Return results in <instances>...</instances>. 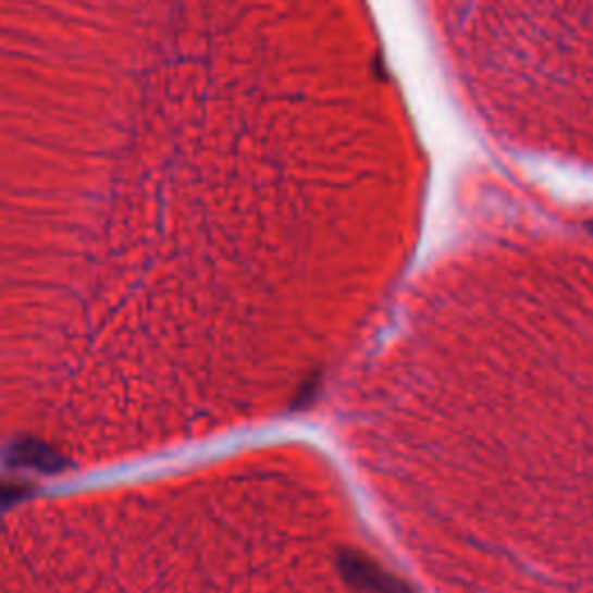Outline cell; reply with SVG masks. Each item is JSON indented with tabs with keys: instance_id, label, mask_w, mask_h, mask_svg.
<instances>
[{
	"instance_id": "cell-1",
	"label": "cell",
	"mask_w": 593,
	"mask_h": 593,
	"mask_svg": "<svg viewBox=\"0 0 593 593\" xmlns=\"http://www.w3.org/2000/svg\"><path fill=\"white\" fill-rule=\"evenodd\" d=\"M248 0H0V244L116 242L219 188Z\"/></svg>"
},
{
	"instance_id": "cell-2",
	"label": "cell",
	"mask_w": 593,
	"mask_h": 593,
	"mask_svg": "<svg viewBox=\"0 0 593 593\" xmlns=\"http://www.w3.org/2000/svg\"><path fill=\"white\" fill-rule=\"evenodd\" d=\"M8 466L14 469H33L45 475H57L65 469V459L42 441H20L5 453Z\"/></svg>"
},
{
	"instance_id": "cell-3",
	"label": "cell",
	"mask_w": 593,
	"mask_h": 593,
	"mask_svg": "<svg viewBox=\"0 0 593 593\" xmlns=\"http://www.w3.org/2000/svg\"><path fill=\"white\" fill-rule=\"evenodd\" d=\"M30 492L28 484L22 482H0V508L12 506V503L26 498Z\"/></svg>"
}]
</instances>
